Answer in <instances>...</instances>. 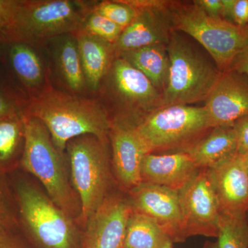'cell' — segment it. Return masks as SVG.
Returning a JSON list of instances; mask_svg holds the SVG:
<instances>
[{"label":"cell","instance_id":"cell-12","mask_svg":"<svg viewBox=\"0 0 248 248\" xmlns=\"http://www.w3.org/2000/svg\"><path fill=\"white\" fill-rule=\"evenodd\" d=\"M42 46L46 55L53 87L71 94L90 95L76 34L56 36L45 42Z\"/></svg>","mask_w":248,"mask_h":248},{"label":"cell","instance_id":"cell-16","mask_svg":"<svg viewBox=\"0 0 248 248\" xmlns=\"http://www.w3.org/2000/svg\"><path fill=\"white\" fill-rule=\"evenodd\" d=\"M108 139L116 177L124 188L131 190L142 182V161L149 151L131 124L112 121Z\"/></svg>","mask_w":248,"mask_h":248},{"label":"cell","instance_id":"cell-4","mask_svg":"<svg viewBox=\"0 0 248 248\" xmlns=\"http://www.w3.org/2000/svg\"><path fill=\"white\" fill-rule=\"evenodd\" d=\"M25 143L20 164L45 187L54 203L72 217L81 213L66 172L62 153L54 146L48 129L35 117H24Z\"/></svg>","mask_w":248,"mask_h":248},{"label":"cell","instance_id":"cell-26","mask_svg":"<svg viewBox=\"0 0 248 248\" xmlns=\"http://www.w3.org/2000/svg\"><path fill=\"white\" fill-rule=\"evenodd\" d=\"M92 11L124 29L133 22L137 15L136 9L129 4L126 0L94 1Z\"/></svg>","mask_w":248,"mask_h":248},{"label":"cell","instance_id":"cell-35","mask_svg":"<svg viewBox=\"0 0 248 248\" xmlns=\"http://www.w3.org/2000/svg\"><path fill=\"white\" fill-rule=\"evenodd\" d=\"M234 71L248 78V45L234 59L228 71Z\"/></svg>","mask_w":248,"mask_h":248},{"label":"cell","instance_id":"cell-37","mask_svg":"<svg viewBox=\"0 0 248 248\" xmlns=\"http://www.w3.org/2000/svg\"><path fill=\"white\" fill-rule=\"evenodd\" d=\"M4 42L0 39V60L4 57Z\"/></svg>","mask_w":248,"mask_h":248},{"label":"cell","instance_id":"cell-30","mask_svg":"<svg viewBox=\"0 0 248 248\" xmlns=\"http://www.w3.org/2000/svg\"><path fill=\"white\" fill-rule=\"evenodd\" d=\"M233 126L237 141V154L246 156L248 155V116L238 120Z\"/></svg>","mask_w":248,"mask_h":248},{"label":"cell","instance_id":"cell-23","mask_svg":"<svg viewBox=\"0 0 248 248\" xmlns=\"http://www.w3.org/2000/svg\"><path fill=\"white\" fill-rule=\"evenodd\" d=\"M174 244L157 222L133 210L127 222L122 248H172Z\"/></svg>","mask_w":248,"mask_h":248},{"label":"cell","instance_id":"cell-34","mask_svg":"<svg viewBox=\"0 0 248 248\" xmlns=\"http://www.w3.org/2000/svg\"><path fill=\"white\" fill-rule=\"evenodd\" d=\"M194 1L208 16L213 17L223 18V5L221 0H196Z\"/></svg>","mask_w":248,"mask_h":248},{"label":"cell","instance_id":"cell-28","mask_svg":"<svg viewBox=\"0 0 248 248\" xmlns=\"http://www.w3.org/2000/svg\"><path fill=\"white\" fill-rule=\"evenodd\" d=\"M28 103L27 96L17 86L0 79V117L25 115Z\"/></svg>","mask_w":248,"mask_h":248},{"label":"cell","instance_id":"cell-14","mask_svg":"<svg viewBox=\"0 0 248 248\" xmlns=\"http://www.w3.org/2000/svg\"><path fill=\"white\" fill-rule=\"evenodd\" d=\"M130 205L135 211L151 217L169 233L174 243L185 241L178 190L141 182L130 190Z\"/></svg>","mask_w":248,"mask_h":248},{"label":"cell","instance_id":"cell-7","mask_svg":"<svg viewBox=\"0 0 248 248\" xmlns=\"http://www.w3.org/2000/svg\"><path fill=\"white\" fill-rule=\"evenodd\" d=\"M71 182L81 206L79 218L86 223L108 197L111 184L108 141L82 135L67 143Z\"/></svg>","mask_w":248,"mask_h":248},{"label":"cell","instance_id":"cell-3","mask_svg":"<svg viewBox=\"0 0 248 248\" xmlns=\"http://www.w3.org/2000/svg\"><path fill=\"white\" fill-rule=\"evenodd\" d=\"M112 121L138 125L161 107L162 94L141 71L116 55L96 94Z\"/></svg>","mask_w":248,"mask_h":248},{"label":"cell","instance_id":"cell-29","mask_svg":"<svg viewBox=\"0 0 248 248\" xmlns=\"http://www.w3.org/2000/svg\"><path fill=\"white\" fill-rule=\"evenodd\" d=\"M20 0H0V39L2 40L14 21Z\"/></svg>","mask_w":248,"mask_h":248},{"label":"cell","instance_id":"cell-9","mask_svg":"<svg viewBox=\"0 0 248 248\" xmlns=\"http://www.w3.org/2000/svg\"><path fill=\"white\" fill-rule=\"evenodd\" d=\"M135 128L151 153L190 145L211 126L205 107L171 105L151 112Z\"/></svg>","mask_w":248,"mask_h":248},{"label":"cell","instance_id":"cell-8","mask_svg":"<svg viewBox=\"0 0 248 248\" xmlns=\"http://www.w3.org/2000/svg\"><path fill=\"white\" fill-rule=\"evenodd\" d=\"M19 215L24 228L42 248H78V236L72 217L34 186L17 189Z\"/></svg>","mask_w":248,"mask_h":248},{"label":"cell","instance_id":"cell-11","mask_svg":"<svg viewBox=\"0 0 248 248\" xmlns=\"http://www.w3.org/2000/svg\"><path fill=\"white\" fill-rule=\"evenodd\" d=\"M137 10L133 22L113 45L116 55L155 45H167L173 29L169 6L161 0H126Z\"/></svg>","mask_w":248,"mask_h":248},{"label":"cell","instance_id":"cell-22","mask_svg":"<svg viewBox=\"0 0 248 248\" xmlns=\"http://www.w3.org/2000/svg\"><path fill=\"white\" fill-rule=\"evenodd\" d=\"M141 71L158 91H163L167 84L170 59L166 45H155L129 50L117 55Z\"/></svg>","mask_w":248,"mask_h":248},{"label":"cell","instance_id":"cell-31","mask_svg":"<svg viewBox=\"0 0 248 248\" xmlns=\"http://www.w3.org/2000/svg\"><path fill=\"white\" fill-rule=\"evenodd\" d=\"M15 224L7 197L2 186H0V231L11 230Z\"/></svg>","mask_w":248,"mask_h":248},{"label":"cell","instance_id":"cell-1","mask_svg":"<svg viewBox=\"0 0 248 248\" xmlns=\"http://www.w3.org/2000/svg\"><path fill=\"white\" fill-rule=\"evenodd\" d=\"M25 115L44 124L62 154L68 142L82 135L109 140L110 117L95 96L78 95L51 87L29 101Z\"/></svg>","mask_w":248,"mask_h":248},{"label":"cell","instance_id":"cell-17","mask_svg":"<svg viewBox=\"0 0 248 248\" xmlns=\"http://www.w3.org/2000/svg\"><path fill=\"white\" fill-rule=\"evenodd\" d=\"M4 53L11 73L29 101L53 87L42 46L9 42L4 44Z\"/></svg>","mask_w":248,"mask_h":248},{"label":"cell","instance_id":"cell-2","mask_svg":"<svg viewBox=\"0 0 248 248\" xmlns=\"http://www.w3.org/2000/svg\"><path fill=\"white\" fill-rule=\"evenodd\" d=\"M94 1L20 0L2 41L42 46L56 36L81 30Z\"/></svg>","mask_w":248,"mask_h":248},{"label":"cell","instance_id":"cell-36","mask_svg":"<svg viewBox=\"0 0 248 248\" xmlns=\"http://www.w3.org/2000/svg\"><path fill=\"white\" fill-rule=\"evenodd\" d=\"M221 1L222 5H223L222 17L228 22L233 23L232 13L235 0H221Z\"/></svg>","mask_w":248,"mask_h":248},{"label":"cell","instance_id":"cell-33","mask_svg":"<svg viewBox=\"0 0 248 248\" xmlns=\"http://www.w3.org/2000/svg\"><path fill=\"white\" fill-rule=\"evenodd\" d=\"M0 248H30L11 230L0 231Z\"/></svg>","mask_w":248,"mask_h":248},{"label":"cell","instance_id":"cell-38","mask_svg":"<svg viewBox=\"0 0 248 248\" xmlns=\"http://www.w3.org/2000/svg\"><path fill=\"white\" fill-rule=\"evenodd\" d=\"M244 156L245 163H246V169H247V171L248 173V155H246V156Z\"/></svg>","mask_w":248,"mask_h":248},{"label":"cell","instance_id":"cell-5","mask_svg":"<svg viewBox=\"0 0 248 248\" xmlns=\"http://www.w3.org/2000/svg\"><path fill=\"white\" fill-rule=\"evenodd\" d=\"M169 10L174 31L197 41L211 55L220 71H228L248 45V25L241 27L223 18L211 17L195 1H170Z\"/></svg>","mask_w":248,"mask_h":248},{"label":"cell","instance_id":"cell-32","mask_svg":"<svg viewBox=\"0 0 248 248\" xmlns=\"http://www.w3.org/2000/svg\"><path fill=\"white\" fill-rule=\"evenodd\" d=\"M232 22L236 25H248V0H235Z\"/></svg>","mask_w":248,"mask_h":248},{"label":"cell","instance_id":"cell-6","mask_svg":"<svg viewBox=\"0 0 248 248\" xmlns=\"http://www.w3.org/2000/svg\"><path fill=\"white\" fill-rule=\"evenodd\" d=\"M166 48L170 70L161 107L205 102L221 71L177 31L171 34Z\"/></svg>","mask_w":248,"mask_h":248},{"label":"cell","instance_id":"cell-13","mask_svg":"<svg viewBox=\"0 0 248 248\" xmlns=\"http://www.w3.org/2000/svg\"><path fill=\"white\" fill-rule=\"evenodd\" d=\"M204 107L212 128L232 126L248 116V78L237 72H221Z\"/></svg>","mask_w":248,"mask_h":248},{"label":"cell","instance_id":"cell-25","mask_svg":"<svg viewBox=\"0 0 248 248\" xmlns=\"http://www.w3.org/2000/svg\"><path fill=\"white\" fill-rule=\"evenodd\" d=\"M203 248H248V223L246 215L221 213L218 234Z\"/></svg>","mask_w":248,"mask_h":248},{"label":"cell","instance_id":"cell-21","mask_svg":"<svg viewBox=\"0 0 248 248\" xmlns=\"http://www.w3.org/2000/svg\"><path fill=\"white\" fill-rule=\"evenodd\" d=\"M190 155L200 169H208L237 154L234 126L210 128L206 135L183 150Z\"/></svg>","mask_w":248,"mask_h":248},{"label":"cell","instance_id":"cell-10","mask_svg":"<svg viewBox=\"0 0 248 248\" xmlns=\"http://www.w3.org/2000/svg\"><path fill=\"white\" fill-rule=\"evenodd\" d=\"M178 193L184 240L192 236L216 238L221 211L205 169H200Z\"/></svg>","mask_w":248,"mask_h":248},{"label":"cell","instance_id":"cell-15","mask_svg":"<svg viewBox=\"0 0 248 248\" xmlns=\"http://www.w3.org/2000/svg\"><path fill=\"white\" fill-rule=\"evenodd\" d=\"M130 202L108 195L86 222L81 248H122L129 217Z\"/></svg>","mask_w":248,"mask_h":248},{"label":"cell","instance_id":"cell-27","mask_svg":"<svg viewBox=\"0 0 248 248\" xmlns=\"http://www.w3.org/2000/svg\"><path fill=\"white\" fill-rule=\"evenodd\" d=\"M124 29L101 15L91 11L85 18L81 32L115 45Z\"/></svg>","mask_w":248,"mask_h":248},{"label":"cell","instance_id":"cell-19","mask_svg":"<svg viewBox=\"0 0 248 248\" xmlns=\"http://www.w3.org/2000/svg\"><path fill=\"white\" fill-rule=\"evenodd\" d=\"M200 170L186 152L148 153L142 161L141 181L179 190Z\"/></svg>","mask_w":248,"mask_h":248},{"label":"cell","instance_id":"cell-24","mask_svg":"<svg viewBox=\"0 0 248 248\" xmlns=\"http://www.w3.org/2000/svg\"><path fill=\"white\" fill-rule=\"evenodd\" d=\"M24 117L18 114L0 117V171L21 161L25 143Z\"/></svg>","mask_w":248,"mask_h":248},{"label":"cell","instance_id":"cell-20","mask_svg":"<svg viewBox=\"0 0 248 248\" xmlns=\"http://www.w3.org/2000/svg\"><path fill=\"white\" fill-rule=\"evenodd\" d=\"M90 95L96 96L116 53L113 45L81 31L74 32Z\"/></svg>","mask_w":248,"mask_h":248},{"label":"cell","instance_id":"cell-18","mask_svg":"<svg viewBox=\"0 0 248 248\" xmlns=\"http://www.w3.org/2000/svg\"><path fill=\"white\" fill-rule=\"evenodd\" d=\"M205 170L218 199L221 213L247 215L248 173L244 156L236 154Z\"/></svg>","mask_w":248,"mask_h":248}]
</instances>
